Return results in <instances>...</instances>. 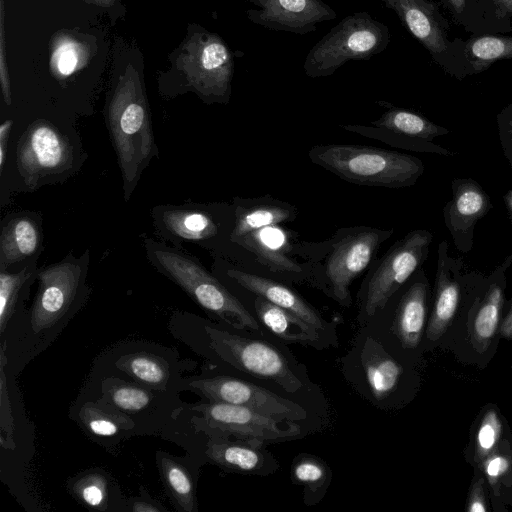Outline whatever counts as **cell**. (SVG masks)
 <instances>
[{
	"instance_id": "74e56055",
	"label": "cell",
	"mask_w": 512,
	"mask_h": 512,
	"mask_svg": "<svg viewBox=\"0 0 512 512\" xmlns=\"http://www.w3.org/2000/svg\"><path fill=\"white\" fill-rule=\"evenodd\" d=\"M468 54L477 67L476 69H482L494 61L512 57V38L479 37L468 45Z\"/></svg>"
},
{
	"instance_id": "d6986e66",
	"label": "cell",
	"mask_w": 512,
	"mask_h": 512,
	"mask_svg": "<svg viewBox=\"0 0 512 512\" xmlns=\"http://www.w3.org/2000/svg\"><path fill=\"white\" fill-rule=\"evenodd\" d=\"M263 442L210 435L205 454L215 465L227 471L243 474L271 473L268 454L262 450Z\"/></svg>"
},
{
	"instance_id": "7c38bea8",
	"label": "cell",
	"mask_w": 512,
	"mask_h": 512,
	"mask_svg": "<svg viewBox=\"0 0 512 512\" xmlns=\"http://www.w3.org/2000/svg\"><path fill=\"white\" fill-rule=\"evenodd\" d=\"M340 127L345 131L378 139L405 150L442 156L456 155L455 152L434 142L435 138L450 133L447 128L404 108H389L370 125L342 124Z\"/></svg>"
},
{
	"instance_id": "52a82bcc",
	"label": "cell",
	"mask_w": 512,
	"mask_h": 512,
	"mask_svg": "<svg viewBox=\"0 0 512 512\" xmlns=\"http://www.w3.org/2000/svg\"><path fill=\"white\" fill-rule=\"evenodd\" d=\"M177 63L188 84L204 99L229 101L234 63L228 46L218 35L193 34L184 44Z\"/></svg>"
},
{
	"instance_id": "836d02e7",
	"label": "cell",
	"mask_w": 512,
	"mask_h": 512,
	"mask_svg": "<svg viewBox=\"0 0 512 512\" xmlns=\"http://www.w3.org/2000/svg\"><path fill=\"white\" fill-rule=\"evenodd\" d=\"M105 403L125 414H140L151 408L155 396L149 388L124 381H112L103 388Z\"/></svg>"
},
{
	"instance_id": "60d3db41",
	"label": "cell",
	"mask_w": 512,
	"mask_h": 512,
	"mask_svg": "<svg viewBox=\"0 0 512 512\" xmlns=\"http://www.w3.org/2000/svg\"><path fill=\"white\" fill-rule=\"evenodd\" d=\"M128 509L134 512H159L165 511L164 508L159 506L156 502L151 499L139 497L132 498L128 502Z\"/></svg>"
},
{
	"instance_id": "f546056e",
	"label": "cell",
	"mask_w": 512,
	"mask_h": 512,
	"mask_svg": "<svg viewBox=\"0 0 512 512\" xmlns=\"http://www.w3.org/2000/svg\"><path fill=\"white\" fill-rule=\"evenodd\" d=\"M161 224L174 237L185 240H204L217 234L213 219L198 210L168 208L161 213Z\"/></svg>"
},
{
	"instance_id": "e575fe53",
	"label": "cell",
	"mask_w": 512,
	"mask_h": 512,
	"mask_svg": "<svg viewBox=\"0 0 512 512\" xmlns=\"http://www.w3.org/2000/svg\"><path fill=\"white\" fill-rule=\"evenodd\" d=\"M70 490L73 497L83 506L93 510H107L110 485L104 473H83L73 480Z\"/></svg>"
},
{
	"instance_id": "5bb4252c",
	"label": "cell",
	"mask_w": 512,
	"mask_h": 512,
	"mask_svg": "<svg viewBox=\"0 0 512 512\" xmlns=\"http://www.w3.org/2000/svg\"><path fill=\"white\" fill-rule=\"evenodd\" d=\"M187 385L209 401L248 407L262 414L288 421L307 418L305 409L295 402L238 378L230 376L196 378L188 380Z\"/></svg>"
},
{
	"instance_id": "9a60e30c",
	"label": "cell",
	"mask_w": 512,
	"mask_h": 512,
	"mask_svg": "<svg viewBox=\"0 0 512 512\" xmlns=\"http://www.w3.org/2000/svg\"><path fill=\"white\" fill-rule=\"evenodd\" d=\"M246 11L254 24L273 31L312 33L319 23L336 18L335 10L322 0H248Z\"/></svg>"
},
{
	"instance_id": "ab89813d",
	"label": "cell",
	"mask_w": 512,
	"mask_h": 512,
	"mask_svg": "<svg viewBox=\"0 0 512 512\" xmlns=\"http://www.w3.org/2000/svg\"><path fill=\"white\" fill-rule=\"evenodd\" d=\"M496 122L501 150L512 169V104L497 115Z\"/></svg>"
},
{
	"instance_id": "d6a6232c",
	"label": "cell",
	"mask_w": 512,
	"mask_h": 512,
	"mask_svg": "<svg viewBox=\"0 0 512 512\" xmlns=\"http://www.w3.org/2000/svg\"><path fill=\"white\" fill-rule=\"evenodd\" d=\"M82 426L92 435L100 438H113L134 427L127 414L107 405L85 403L79 412Z\"/></svg>"
},
{
	"instance_id": "cb8c5ba5",
	"label": "cell",
	"mask_w": 512,
	"mask_h": 512,
	"mask_svg": "<svg viewBox=\"0 0 512 512\" xmlns=\"http://www.w3.org/2000/svg\"><path fill=\"white\" fill-rule=\"evenodd\" d=\"M260 321L277 337L295 343L315 345L318 330L299 316L271 303L261 296L255 300Z\"/></svg>"
},
{
	"instance_id": "484cf974",
	"label": "cell",
	"mask_w": 512,
	"mask_h": 512,
	"mask_svg": "<svg viewBox=\"0 0 512 512\" xmlns=\"http://www.w3.org/2000/svg\"><path fill=\"white\" fill-rule=\"evenodd\" d=\"M276 226L253 231L236 243L254 253L272 271L300 272V266L286 255L285 235Z\"/></svg>"
},
{
	"instance_id": "f1b7e54d",
	"label": "cell",
	"mask_w": 512,
	"mask_h": 512,
	"mask_svg": "<svg viewBox=\"0 0 512 512\" xmlns=\"http://www.w3.org/2000/svg\"><path fill=\"white\" fill-rule=\"evenodd\" d=\"M35 267L26 266L16 273H0V331L3 335L19 318L20 305L31 280L37 277Z\"/></svg>"
},
{
	"instance_id": "44dd1931",
	"label": "cell",
	"mask_w": 512,
	"mask_h": 512,
	"mask_svg": "<svg viewBox=\"0 0 512 512\" xmlns=\"http://www.w3.org/2000/svg\"><path fill=\"white\" fill-rule=\"evenodd\" d=\"M392 9L410 33L432 54L445 51L443 31L433 7L426 0H381Z\"/></svg>"
},
{
	"instance_id": "7dc6e473",
	"label": "cell",
	"mask_w": 512,
	"mask_h": 512,
	"mask_svg": "<svg viewBox=\"0 0 512 512\" xmlns=\"http://www.w3.org/2000/svg\"><path fill=\"white\" fill-rule=\"evenodd\" d=\"M86 2L88 3H93V4H96V5H99V6H110L114 0H85Z\"/></svg>"
},
{
	"instance_id": "5b68a950",
	"label": "cell",
	"mask_w": 512,
	"mask_h": 512,
	"mask_svg": "<svg viewBox=\"0 0 512 512\" xmlns=\"http://www.w3.org/2000/svg\"><path fill=\"white\" fill-rule=\"evenodd\" d=\"M486 278L462 258L451 255L446 240L439 243L432 309L424 334L426 344H438L454 324L466 320Z\"/></svg>"
},
{
	"instance_id": "3957f363",
	"label": "cell",
	"mask_w": 512,
	"mask_h": 512,
	"mask_svg": "<svg viewBox=\"0 0 512 512\" xmlns=\"http://www.w3.org/2000/svg\"><path fill=\"white\" fill-rule=\"evenodd\" d=\"M312 163L358 185L405 188L423 175V162L412 155L372 146L327 144L308 152Z\"/></svg>"
},
{
	"instance_id": "9c48e42d",
	"label": "cell",
	"mask_w": 512,
	"mask_h": 512,
	"mask_svg": "<svg viewBox=\"0 0 512 512\" xmlns=\"http://www.w3.org/2000/svg\"><path fill=\"white\" fill-rule=\"evenodd\" d=\"M191 409L200 414L197 422L210 435L270 442L294 439L302 432L295 423L240 405L209 401Z\"/></svg>"
},
{
	"instance_id": "bcb514c9",
	"label": "cell",
	"mask_w": 512,
	"mask_h": 512,
	"mask_svg": "<svg viewBox=\"0 0 512 512\" xmlns=\"http://www.w3.org/2000/svg\"><path fill=\"white\" fill-rule=\"evenodd\" d=\"M497 3L505 10L512 12V0H496Z\"/></svg>"
},
{
	"instance_id": "d4e9b609",
	"label": "cell",
	"mask_w": 512,
	"mask_h": 512,
	"mask_svg": "<svg viewBox=\"0 0 512 512\" xmlns=\"http://www.w3.org/2000/svg\"><path fill=\"white\" fill-rule=\"evenodd\" d=\"M477 469L486 479L495 509L506 510L505 505H512V436L505 438Z\"/></svg>"
},
{
	"instance_id": "e0dca14e",
	"label": "cell",
	"mask_w": 512,
	"mask_h": 512,
	"mask_svg": "<svg viewBox=\"0 0 512 512\" xmlns=\"http://www.w3.org/2000/svg\"><path fill=\"white\" fill-rule=\"evenodd\" d=\"M452 197L443 208V219L459 252L469 253L474 244L476 224L485 217L493 205L483 187L472 178H454Z\"/></svg>"
},
{
	"instance_id": "ba28073f",
	"label": "cell",
	"mask_w": 512,
	"mask_h": 512,
	"mask_svg": "<svg viewBox=\"0 0 512 512\" xmlns=\"http://www.w3.org/2000/svg\"><path fill=\"white\" fill-rule=\"evenodd\" d=\"M433 234L415 229L395 242L370 276L363 302V312L373 316L422 267L427 259Z\"/></svg>"
},
{
	"instance_id": "b9f144b4",
	"label": "cell",
	"mask_w": 512,
	"mask_h": 512,
	"mask_svg": "<svg viewBox=\"0 0 512 512\" xmlns=\"http://www.w3.org/2000/svg\"><path fill=\"white\" fill-rule=\"evenodd\" d=\"M13 121L6 120L0 126V170H3L5 163L6 150L8 146V139L11 132Z\"/></svg>"
},
{
	"instance_id": "7402d4cb",
	"label": "cell",
	"mask_w": 512,
	"mask_h": 512,
	"mask_svg": "<svg viewBox=\"0 0 512 512\" xmlns=\"http://www.w3.org/2000/svg\"><path fill=\"white\" fill-rule=\"evenodd\" d=\"M508 425L497 406H485L471 426L470 438L464 451L466 461L478 468L483 460L510 436Z\"/></svg>"
},
{
	"instance_id": "d590c367",
	"label": "cell",
	"mask_w": 512,
	"mask_h": 512,
	"mask_svg": "<svg viewBox=\"0 0 512 512\" xmlns=\"http://www.w3.org/2000/svg\"><path fill=\"white\" fill-rule=\"evenodd\" d=\"M88 50L77 39L63 36L58 39L51 54V69L59 77H67L85 65Z\"/></svg>"
},
{
	"instance_id": "1f68e13d",
	"label": "cell",
	"mask_w": 512,
	"mask_h": 512,
	"mask_svg": "<svg viewBox=\"0 0 512 512\" xmlns=\"http://www.w3.org/2000/svg\"><path fill=\"white\" fill-rule=\"evenodd\" d=\"M117 366L149 389L165 391L170 382L171 370L168 363L152 353L137 352L124 355L119 359Z\"/></svg>"
},
{
	"instance_id": "ac0fdd59",
	"label": "cell",
	"mask_w": 512,
	"mask_h": 512,
	"mask_svg": "<svg viewBox=\"0 0 512 512\" xmlns=\"http://www.w3.org/2000/svg\"><path fill=\"white\" fill-rule=\"evenodd\" d=\"M429 297V281L421 267L402 295L392 325L393 333L405 349H416L425 334Z\"/></svg>"
},
{
	"instance_id": "f35d334b",
	"label": "cell",
	"mask_w": 512,
	"mask_h": 512,
	"mask_svg": "<svg viewBox=\"0 0 512 512\" xmlns=\"http://www.w3.org/2000/svg\"><path fill=\"white\" fill-rule=\"evenodd\" d=\"M490 493L486 479L480 469H474L471 485L468 492L466 511L487 512L489 511Z\"/></svg>"
},
{
	"instance_id": "7a4b0ae2",
	"label": "cell",
	"mask_w": 512,
	"mask_h": 512,
	"mask_svg": "<svg viewBox=\"0 0 512 512\" xmlns=\"http://www.w3.org/2000/svg\"><path fill=\"white\" fill-rule=\"evenodd\" d=\"M107 124L128 200L141 173L156 155L146 97L132 66L120 76L107 108Z\"/></svg>"
},
{
	"instance_id": "4316f807",
	"label": "cell",
	"mask_w": 512,
	"mask_h": 512,
	"mask_svg": "<svg viewBox=\"0 0 512 512\" xmlns=\"http://www.w3.org/2000/svg\"><path fill=\"white\" fill-rule=\"evenodd\" d=\"M363 365L367 384L376 400H384L394 392L403 368L374 340L367 342Z\"/></svg>"
},
{
	"instance_id": "277c9868",
	"label": "cell",
	"mask_w": 512,
	"mask_h": 512,
	"mask_svg": "<svg viewBox=\"0 0 512 512\" xmlns=\"http://www.w3.org/2000/svg\"><path fill=\"white\" fill-rule=\"evenodd\" d=\"M146 246L151 263L201 307L235 328L259 329L256 319L244 305L196 259L153 241Z\"/></svg>"
},
{
	"instance_id": "83f0119b",
	"label": "cell",
	"mask_w": 512,
	"mask_h": 512,
	"mask_svg": "<svg viewBox=\"0 0 512 512\" xmlns=\"http://www.w3.org/2000/svg\"><path fill=\"white\" fill-rule=\"evenodd\" d=\"M296 214L292 205L282 202L255 204L248 208H242L237 212L231 240L236 243L240 238L253 231L291 221Z\"/></svg>"
},
{
	"instance_id": "4dcf8cb0",
	"label": "cell",
	"mask_w": 512,
	"mask_h": 512,
	"mask_svg": "<svg viewBox=\"0 0 512 512\" xmlns=\"http://www.w3.org/2000/svg\"><path fill=\"white\" fill-rule=\"evenodd\" d=\"M164 486L180 511L197 512L195 484L189 470L170 455L158 456Z\"/></svg>"
},
{
	"instance_id": "ffe728a7",
	"label": "cell",
	"mask_w": 512,
	"mask_h": 512,
	"mask_svg": "<svg viewBox=\"0 0 512 512\" xmlns=\"http://www.w3.org/2000/svg\"><path fill=\"white\" fill-rule=\"evenodd\" d=\"M227 275L241 287L299 316L318 331L324 330L326 323L317 311L287 286L271 279L236 269L228 270Z\"/></svg>"
},
{
	"instance_id": "8992f818",
	"label": "cell",
	"mask_w": 512,
	"mask_h": 512,
	"mask_svg": "<svg viewBox=\"0 0 512 512\" xmlns=\"http://www.w3.org/2000/svg\"><path fill=\"white\" fill-rule=\"evenodd\" d=\"M390 42L388 27L367 12L346 16L307 53L303 63L310 78L327 77L350 60H367Z\"/></svg>"
},
{
	"instance_id": "7bdbcfd3",
	"label": "cell",
	"mask_w": 512,
	"mask_h": 512,
	"mask_svg": "<svg viewBox=\"0 0 512 512\" xmlns=\"http://www.w3.org/2000/svg\"><path fill=\"white\" fill-rule=\"evenodd\" d=\"M499 336L506 339H512V301L501 321Z\"/></svg>"
},
{
	"instance_id": "30bf717a",
	"label": "cell",
	"mask_w": 512,
	"mask_h": 512,
	"mask_svg": "<svg viewBox=\"0 0 512 512\" xmlns=\"http://www.w3.org/2000/svg\"><path fill=\"white\" fill-rule=\"evenodd\" d=\"M70 141L53 124L38 120L22 134L17 145V169L25 184L35 189L72 166Z\"/></svg>"
},
{
	"instance_id": "6da1fadb",
	"label": "cell",
	"mask_w": 512,
	"mask_h": 512,
	"mask_svg": "<svg viewBox=\"0 0 512 512\" xmlns=\"http://www.w3.org/2000/svg\"><path fill=\"white\" fill-rule=\"evenodd\" d=\"M88 251L82 259L65 260L38 271L36 296L29 312L1 337L12 368H21L42 352L88 299Z\"/></svg>"
},
{
	"instance_id": "8fae6325",
	"label": "cell",
	"mask_w": 512,
	"mask_h": 512,
	"mask_svg": "<svg viewBox=\"0 0 512 512\" xmlns=\"http://www.w3.org/2000/svg\"><path fill=\"white\" fill-rule=\"evenodd\" d=\"M207 333L213 349L237 369L275 382L289 393L301 388V381L285 357L270 344L211 327L207 328Z\"/></svg>"
},
{
	"instance_id": "603a6c76",
	"label": "cell",
	"mask_w": 512,
	"mask_h": 512,
	"mask_svg": "<svg viewBox=\"0 0 512 512\" xmlns=\"http://www.w3.org/2000/svg\"><path fill=\"white\" fill-rule=\"evenodd\" d=\"M41 244L38 224L28 216H18L4 226L0 237V268L30 258Z\"/></svg>"
},
{
	"instance_id": "2e32d148",
	"label": "cell",
	"mask_w": 512,
	"mask_h": 512,
	"mask_svg": "<svg viewBox=\"0 0 512 512\" xmlns=\"http://www.w3.org/2000/svg\"><path fill=\"white\" fill-rule=\"evenodd\" d=\"M512 266V254L487 276L485 284L471 306L465 323L472 349L486 353L499 336L503 311L506 307L507 270Z\"/></svg>"
},
{
	"instance_id": "f6af8a7d",
	"label": "cell",
	"mask_w": 512,
	"mask_h": 512,
	"mask_svg": "<svg viewBox=\"0 0 512 512\" xmlns=\"http://www.w3.org/2000/svg\"><path fill=\"white\" fill-rule=\"evenodd\" d=\"M456 13H461L465 6V0H448Z\"/></svg>"
},
{
	"instance_id": "4fadbf2b",
	"label": "cell",
	"mask_w": 512,
	"mask_h": 512,
	"mask_svg": "<svg viewBox=\"0 0 512 512\" xmlns=\"http://www.w3.org/2000/svg\"><path fill=\"white\" fill-rule=\"evenodd\" d=\"M393 232V229L356 227L334 243L326 263V276L339 302L349 303L351 283L368 267Z\"/></svg>"
},
{
	"instance_id": "ee69618b",
	"label": "cell",
	"mask_w": 512,
	"mask_h": 512,
	"mask_svg": "<svg viewBox=\"0 0 512 512\" xmlns=\"http://www.w3.org/2000/svg\"><path fill=\"white\" fill-rule=\"evenodd\" d=\"M504 207L506 210L507 217L512 224V189L508 190L503 195Z\"/></svg>"
},
{
	"instance_id": "8d00e7d4",
	"label": "cell",
	"mask_w": 512,
	"mask_h": 512,
	"mask_svg": "<svg viewBox=\"0 0 512 512\" xmlns=\"http://www.w3.org/2000/svg\"><path fill=\"white\" fill-rule=\"evenodd\" d=\"M330 472L320 459L305 455L295 459L292 466V478L305 487V499L311 494L325 489Z\"/></svg>"
}]
</instances>
